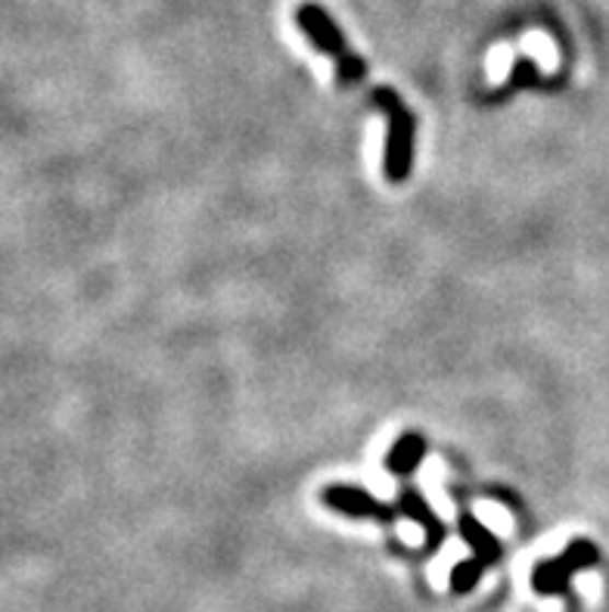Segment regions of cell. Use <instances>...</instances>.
I'll return each instance as SVG.
<instances>
[{
	"instance_id": "cell-1",
	"label": "cell",
	"mask_w": 609,
	"mask_h": 612,
	"mask_svg": "<svg viewBox=\"0 0 609 612\" xmlns=\"http://www.w3.org/2000/svg\"><path fill=\"white\" fill-rule=\"evenodd\" d=\"M296 25L308 35L311 47H314L318 54H324V57H330L336 62V78H340L343 88H358V84H361L364 76H367V66H364V59L348 47L343 28L336 25V20L326 13L321 3H314V0L299 3V7H296Z\"/></svg>"
},
{
	"instance_id": "cell-2",
	"label": "cell",
	"mask_w": 609,
	"mask_h": 612,
	"mask_svg": "<svg viewBox=\"0 0 609 612\" xmlns=\"http://www.w3.org/2000/svg\"><path fill=\"white\" fill-rule=\"evenodd\" d=\"M374 103L386 109L389 115V135H386V159H382V172L389 184H404L411 174V162H414V131H417V118L404 106L392 88H377L374 91Z\"/></svg>"
},
{
	"instance_id": "cell-3",
	"label": "cell",
	"mask_w": 609,
	"mask_h": 612,
	"mask_svg": "<svg viewBox=\"0 0 609 612\" xmlns=\"http://www.w3.org/2000/svg\"><path fill=\"white\" fill-rule=\"evenodd\" d=\"M597 559H600V551H597L590 541H585V538L572 541L570 547L556 556V559H541V563L535 566V573H532L535 591L541 593V597H556V593H566L570 575L588 569V566H594Z\"/></svg>"
},
{
	"instance_id": "cell-4",
	"label": "cell",
	"mask_w": 609,
	"mask_h": 612,
	"mask_svg": "<svg viewBox=\"0 0 609 612\" xmlns=\"http://www.w3.org/2000/svg\"><path fill=\"white\" fill-rule=\"evenodd\" d=\"M321 500L343 517L377 519V522H395V517H399L395 504H382L358 485H326L321 492Z\"/></svg>"
},
{
	"instance_id": "cell-5",
	"label": "cell",
	"mask_w": 609,
	"mask_h": 612,
	"mask_svg": "<svg viewBox=\"0 0 609 612\" xmlns=\"http://www.w3.org/2000/svg\"><path fill=\"white\" fill-rule=\"evenodd\" d=\"M395 507H399V513H404V517L417 522L420 529H423V535H426V551H429V554H436L438 547L445 544L448 529H445V522L436 517V510L426 504V498L420 495L417 488L404 485V488H401L399 500H395Z\"/></svg>"
},
{
	"instance_id": "cell-6",
	"label": "cell",
	"mask_w": 609,
	"mask_h": 612,
	"mask_svg": "<svg viewBox=\"0 0 609 612\" xmlns=\"http://www.w3.org/2000/svg\"><path fill=\"white\" fill-rule=\"evenodd\" d=\"M423 458H426V439L417 436V432H404V436L392 444V451L386 454V470H389L392 476L407 478L417 470V463Z\"/></svg>"
},
{
	"instance_id": "cell-7",
	"label": "cell",
	"mask_w": 609,
	"mask_h": 612,
	"mask_svg": "<svg viewBox=\"0 0 609 612\" xmlns=\"http://www.w3.org/2000/svg\"><path fill=\"white\" fill-rule=\"evenodd\" d=\"M460 535H463V541L470 544L473 556L482 559L485 566L497 563L501 554H504V551H501V541H497V538L492 535L476 517H470V513H460Z\"/></svg>"
},
{
	"instance_id": "cell-8",
	"label": "cell",
	"mask_w": 609,
	"mask_h": 612,
	"mask_svg": "<svg viewBox=\"0 0 609 612\" xmlns=\"http://www.w3.org/2000/svg\"><path fill=\"white\" fill-rule=\"evenodd\" d=\"M485 573V563L476 559V556H470V559H463V563H457L455 573H451V591L455 593H467L473 591L479 585V578Z\"/></svg>"
}]
</instances>
